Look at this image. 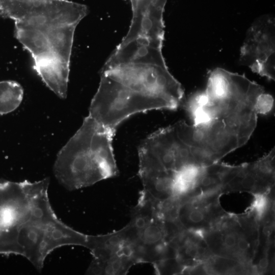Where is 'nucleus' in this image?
I'll use <instances>...</instances> for the list:
<instances>
[{
	"label": "nucleus",
	"instance_id": "6",
	"mask_svg": "<svg viewBox=\"0 0 275 275\" xmlns=\"http://www.w3.org/2000/svg\"><path fill=\"white\" fill-rule=\"evenodd\" d=\"M239 62L268 80H274L275 21L272 16H260L249 28L240 48Z\"/></svg>",
	"mask_w": 275,
	"mask_h": 275
},
{
	"label": "nucleus",
	"instance_id": "2",
	"mask_svg": "<svg viewBox=\"0 0 275 275\" xmlns=\"http://www.w3.org/2000/svg\"><path fill=\"white\" fill-rule=\"evenodd\" d=\"M254 104L231 105L223 108L207 123L180 124V135L195 164L218 162L244 145L254 131L258 114Z\"/></svg>",
	"mask_w": 275,
	"mask_h": 275
},
{
	"label": "nucleus",
	"instance_id": "9",
	"mask_svg": "<svg viewBox=\"0 0 275 275\" xmlns=\"http://www.w3.org/2000/svg\"><path fill=\"white\" fill-rule=\"evenodd\" d=\"M132 19L129 28L134 31L140 27L153 29L164 26L163 12L167 0H129Z\"/></svg>",
	"mask_w": 275,
	"mask_h": 275
},
{
	"label": "nucleus",
	"instance_id": "1",
	"mask_svg": "<svg viewBox=\"0 0 275 275\" xmlns=\"http://www.w3.org/2000/svg\"><path fill=\"white\" fill-rule=\"evenodd\" d=\"M115 133L86 117L57 155L53 170L60 183L74 190L117 176L112 145Z\"/></svg>",
	"mask_w": 275,
	"mask_h": 275
},
{
	"label": "nucleus",
	"instance_id": "8",
	"mask_svg": "<svg viewBox=\"0 0 275 275\" xmlns=\"http://www.w3.org/2000/svg\"><path fill=\"white\" fill-rule=\"evenodd\" d=\"M131 245L130 229L127 224L106 234L88 235L86 248L90 250L93 260L101 261L117 255H126L134 258Z\"/></svg>",
	"mask_w": 275,
	"mask_h": 275
},
{
	"label": "nucleus",
	"instance_id": "7",
	"mask_svg": "<svg viewBox=\"0 0 275 275\" xmlns=\"http://www.w3.org/2000/svg\"><path fill=\"white\" fill-rule=\"evenodd\" d=\"M217 195L180 198L177 219L181 226L186 230L203 231L217 224L224 216Z\"/></svg>",
	"mask_w": 275,
	"mask_h": 275
},
{
	"label": "nucleus",
	"instance_id": "14",
	"mask_svg": "<svg viewBox=\"0 0 275 275\" xmlns=\"http://www.w3.org/2000/svg\"><path fill=\"white\" fill-rule=\"evenodd\" d=\"M269 266V259L267 255H266L264 257H262L257 265V271L258 272H265V271L268 269Z\"/></svg>",
	"mask_w": 275,
	"mask_h": 275
},
{
	"label": "nucleus",
	"instance_id": "4",
	"mask_svg": "<svg viewBox=\"0 0 275 275\" xmlns=\"http://www.w3.org/2000/svg\"><path fill=\"white\" fill-rule=\"evenodd\" d=\"M132 234L133 256L138 263L152 265L163 260L176 258L171 244L166 223L157 214L153 204L143 201L133 208L128 223Z\"/></svg>",
	"mask_w": 275,
	"mask_h": 275
},
{
	"label": "nucleus",
	"instance_id": "15",
	"mask_svg": "<svg viewBox=\"0 0 275 275\" xmlns=\"http://www.w3.org/2000/svg\"><path fill=\"white\" fill-rule=\"evenodd\" d=\"M12 0H0V4H4L7 2H9L10 1H11Z\"/></svg>",
	"mask_w": 275,
	"mask_h": 275
},
{
	"label": "nucleus",
	"instance_id": "11",
	"mask_svg": "<svg viewBox=\"0 0 275 275\" xmlns=\"http://www.w3.org/2000/svg\"><path fill=\"white\" fill-rule=\"evenodd\" d=\"M23 96L21 86L15 81H0V115L15 110L20 104Z\"/></svg>",
	"mask_w": 275,
	"mask_h": 275
},
{
	"label": "nucleus",
	"instance_id": "3",
	"mask_svg": "<svg viewBox=\"0 0 275 275\" xmlns=\"http://www.w3.org/2000/svg\"><path fill=\"white\" fill-rule=\"evenodd\" d=\"M154 109L174 110L166 101L136 91L105 73L90 107L89 116L103 127L116 132L124 121L136 114Z\"/></svg>",
	"mask_w": 275,
	"mask_h": 275
},
{
	"label": "nucleus",
	"instance_id": "13",
	"mask_svg": "<svg viewBox=\"0 0 275 275\" xmlns=\"http://www.w3.org/2000/svg\"><path fill=\"white\" fill-rule=\"evenodd\" d=\"M273 105V97L270 94L264 92L258 96L255 107L258 115H266L271 111Z\"/></svg>",
	"mask_w": 275,
	"mask_h": 275
},
{
	"label": "nucleus",
	"instance_id": "10",
	"mask_svg": "<svg viewBox=\"0 0 275 275\" xmlns=\"http://www.w3.org/2000/svg\"><path fill=\"white\" fill-rule=\"evenodd\" d=\"M138 264L132 256L117 255L101 261L92 260L86 273L91 274H126L130 268Z\"/></svg>",
	"mask_w": 275,
	"mask_h": 275
},
{
	"label": "nucleus",
	"instance_id": "12",
	"mask_svg": "<svg viewBox=\"0 0 275 275\" xmlns=\"http://www.w3.org/2000/svg\"><path fill=\"white\" fill-rule=\"evenodd\" d=\"M204 262L206 273L229 274L246 273L249 266L235 259L217 255L210 256Z\"/></svg>",
	"mask_w": 275,
	"mask_h": 275
},
{
	"label": "nucleus",
	"instance_id": "5",
	"mask_svg": "<svg viewBox=\"0 0 275 275\" xmlns=\"http://www.w3.org/2000/svg\"><path fill=\"white\" fill-rule=\"evenodd\" d=\"M100 73H105L136 91L163 99L174 110L183 100L182 85L170 72L167 66L121 64Z\"/></svg>",
	"mask_w": 275,
	"mask_h": 275
}]
</instances>
